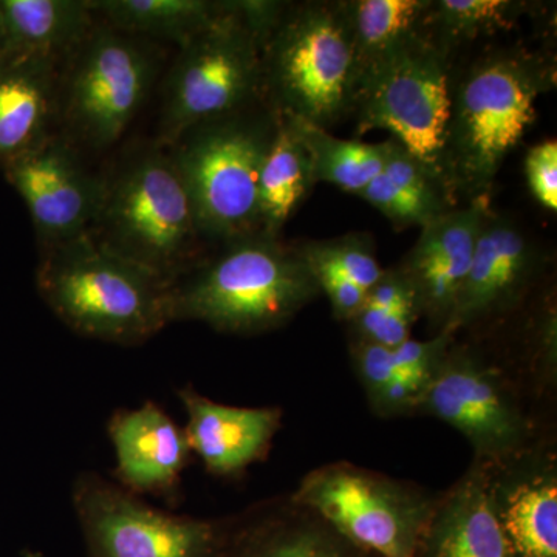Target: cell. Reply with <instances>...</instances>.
I'll return each mask as SVG.
<instances>
[{
  "instance_id": "33",
  "label": "cell",
  "mask_w": 557,
  "mask_h": 557,
  "mask_svg": "<svg viewBox=\"0 0 557 557\" xmlns=\"http://www.w3.org/2000/svg\"><path fill=\"white\" fill-rule=\"evenodd\" d=\"M426 384L406 375H397L369 399L370 406L380 417H397L413 413L418 397Z\"/></svg>"
},
{
  "instance_id": "16",
  "label": "cell",
  "mask_w": 557,
  "mask_h": 557,
  "mask_svg": "<svg viewBox=\"0 0 557 557\" xmlns=\"http://www.w3.org/2000/svg\"><path fill=\"white\" fill-rule=\"evenodd\" d=\"M487 209L490 197H479L428 223L398 265L416 289L421 317L437 333L453 317Z\"/></svg>"
},
{
  "instance_id": "32",
  "label": "cell",
  "mask_w": 557,
  "mask_h": 557,
  "mask_svg": "<svg viewBox=\"0 0 557 557\" xmlns=\"http://www.w3.org/2000/svg\"><path fill=\"white\" fill-rule=\"evenodd\" d=\"M310 270L317 278L319 289L330 300L333 317L347 322L357 317L359 310L364 307L368 289L359 287L351 278L338 271L325 269V267H310Z\"/></svg>"
},
{
  "instance_id": "4",
  "label": "cell",
  "mask_w": 557,
  "mask_h": 557,
  "mask_svg": "<svg viewBox=\"0 0 557 557\" xmlns=\"http://www.w3.org/2000/svg\"><path fill=\"white\" fill-rule=\"evenodd\" d=\"M102 180L95 240L170 285L199 265L203 237L166 148L141 149Z\"/></svg>"
},
{
  "instance_id": "9",
  "label": "cell",
  "mask_w": 557,
  "mask_h": 557,
  "mask_svg": "<svg viewBox=\"0 0 557 557\" xmlns=\"http://www.w3.org/2000/svg\"><path fill=\"white\" fill-rule=\"evenodd\" d=\"M450 54L431 32L370 69L357 87L359 134L381 129L432 170L442 172L450 108Z\"/></svg>"
},
{
  "instance_id": "6",
  "label": "cell",
  "mask_w": 557,
  "mask_h": 557,
  "mask_svg": "<svg viewBox=\"0 0 557 557\" xmlns=\"http://www.w3.org/2000/svg\"><path fill=\"white\" fill-rule=\"evenodd\" d=\"M277 115L258 101L199 124L170 146L203 240L223 245L260 233L259 178Z\"/></svg>"
},
{
  "instance_id": "21",
  "label": "cell",
  "mask_w": 557,
  "mask_h": 557,
  "mask_svg": "<svg viewBox=\"0 0 557 557\" xmlns=\"http://www.w3.org/2000/svg\"><path fill=\"white\" fill-rule=\"evenodd\" d=\"M89 0H0V58L67 60L95 25Z\"/></svg>"
},
{
  "instance_id": "25",
  "label": "cell",
  "mask_w": 557,
  "mask_h": 557,
  "mask_svg": "<svg viewBox=\"0 0 557 557\" xmlns=\"http://www.w3.org/2000/svg\"><path fill=\"white\" fill-rule=\"evenodd\" d=\"M344 7L354 36L358 83L388 54L429 32L432 0H344Z\"/></svg>"
},
{
  "instance_id": "30",
  "label": "cell",
  "mask_w": 557,
  "mask_h": 557,
  "mask_svg": "<svg viewBox=\"0 0 557 557\" xmlns=\"http://www.w3.org/2000/svg\"><path fill=\"white\" fill-rule=\"evenodd\" d=\"M420 317L418 309L381 310L364 306L350 324L355 341L392 348L410 338V330Z\"/></svg>"
},
{
  "instance_id": "17",
  "label": "cell",
  "mask_w": 557,
  "mask_h": 557,
  "mask_svg": "<svg viewBox=\"0 0 557 557\" xmlns=\"http://www.w3.org/2000/svg\"><path fill=\"white\" fill-rule=\"evenodd\" d=\"M188 416L189 449L209 472L234 475L269 453L282 423L277 408H234L212 401L193 387L180 391Z\"/></svg>"
},
{
  "instance_id": "31",
  "label": "cell",
  "mask_w": 557,
  "mask_h": 557,
  "mask_svg": "<svg viewBox=\"0 0 557 557\" xmlns=\"http://www.w3.org/2000/svg\"><path fill=\"white\" fill-rule=\"evenodd\" d=\"M528 186L534 199L548 211H557V143H539L525 160Z\"/></svg>"
},
{
  "instance_id": "8",
  "label": "cell",
  "mask_w": 557,
  "mask_h": 557,
  "mask_svg": "<svg viewBox=\"0 0 557 557\" xmlns=\"http://www.w3.org/2000/svg\"><path fill=\"white\" fill-rule=\"evenodd\" d=\"M61 73L58 116L73 145L108 149L126 132L159 75L148 39L97 24Z\"/></svg>"
},
{
  "instance_id": "1",
  "label": "cell",
  "mask_w": 557,
  "mask_h": 557,
  "mask_svg": "<svg viewBox=\"0 0 557 557\" xmlns=\"http://www.w3.org/2000/svg\"><path fill=\"white\" fill-rule=\"evenodd\" d=\"M556 84L552 60L523 47H497L471 62L456 86L442 172L454 197H490L502 164L536 116V101Z\"/></svg>"
},
{
  "instance_id": "28",
  "label": "cell",
  "mask_w": 557,
  "mask_h": 557,
  "mask_svg": "<svg viewBox=\"0 0 557 557\" xmlns=\"http://www.w3.org/2000/svg\"><path fill=\"white\" fill-rule=\"evenodd\" d=\"M519 0H432L429 32L449 51L454 47L508 32L528 13Z\"/></svg>"
},
{
  "instance_id": "7",
  "label": "cell",
  "mask_w": 557,
  "mask_h": 557,
  "mask_svg": "<svg viewBox=\"0 0 557 557\" xmlns=\"http://www.w3.org/2000/svg\"><path fill=\"white\" fill-rule=\"evenodd\" d=\"M265 39L240 13L237 0L180 49L164 87L159 143L170 148L182 135L262 101Z\"/></svg>"
},
{
  "instance_id": "18",
  "label": "cell",
  "mask_w": 557,
  "mask_h": 557,
  "mask_svg": "<svg viewBox=\"0 0 557 557\" xmlns=\"http://www.w3.org/2000/svg\"><path fill=\"white\" fill-rule=\"evenodd\" d=\"M416 557H515L491 504L487 465L474 460L437 497Z\"/></svg>"
},
{
  "instance_id": "20",
  "label": "cell",
  "mask_w": 557,
  "mask_h": 557,
  "mask_svg": "<svg viewBox=\"0 0 557 557\" xmlns=\"http://www.w3.org/2000/svg\"><path fill=\"white\" fill-rule=\"evenodd\" d=\"M60 78L58 62L0 58V168L51 134Z\"/></svg>"
},
{
  "instance_id": "13",
  "label": "cell",
  "mask_w": 557,
  "mask_h": 557,
  "mask_svg": "<svg viewBox=\"0 0 557 557\" xmlns=\"http://www.w3.org/2000/svg\"><path fill=\"white\" fill-rule=\"evenodd\" d=\"M2 171L24 199L42 249L89 233L104 180L87 171L64 135L51 132Z\"/></svg>"
},
{
  "instance_id": "26",
  "label": "cell",
  "mask_w": 557,
  "mask_h": 557,
  "mask_svg": "<svg viewBox=\"0 0 557 557\" xmlns=\"http://www.w3.org/2000/svg\"><path fill=\"white\" fill-rule=\"evenodd\" d=\"M95 17L137 38L174 40L182 49L225 9L211 0H94Z\"/></svg>"
},
{
  "instance_id": "24",
  "label": "cell",
  "mask_w": 557,
  "mask_h": 557,
  "mask_svg": "<svg viewBox=\"0 0 557 557\" xmlns=\"http://www.w3.org/2000/svg\"><path fill=\"white\" fill-rule=\"evenodd\" d=\"M314 185L309 153L289 121L277 115L276 134L260 171V233L278 237Z\"/></svg>"
},
{
  "instance_id": "29",
  "label": "cell",
  "mask_w": 557,
  "mask_h": 557,
  "mask_svg": "<svg viewBox=\"0 0 557 557\" xmlns=\"http://www.w3.org/2000/svg\"><path fill=\"white\" fill-rule=\"evenodd\" d=\"M296 247L307 265L338 271L364 289L372 287L384 273L368 234L351 233L335 239L306 242Z\"/></svg>"
},
{
  "instance_id": "19",
  "label": "cell",
  "mask_w": 557,
  "mask_h": 557,
  "mask_svg": "<svg viewBox=\"0 0 557 557\" xmlns=\"http://www.w3.org/2000/svg\"><path fill=\"white\" fill-rule=\"evenodd\" d=\"M121 482L135 493L175 485L190 453L185 431L153 403L116 413L110 421Z\"/></svg>"
},
{
  "instance_id": "14",
  "label": "cell",
  "mask_w": 557,
  "mask_h": 557,
  "mask_svg": "<svg viewBox=\"0 0 557 557\" xmlns=\"http://www.w3.org/2000/svg\"><path fill=\"white\" fill-rule=\"evenodd\" d=\"M544 269L541 247L515 219L487 209L448 325L458 332L485 325L518 310Z\"/></svg>"
},
{
  "instance_id": "5",
  "label": "cell",
  "mask_w": 557,
  "mask_h": 557,
  "mask_svg": "<svg viewBox=\"0 0 557 557\" xmlns=\"http://www.w3.org/2000/svg\"><path fill=\"white\" fill-rule=\"evenodd\" d=\"M354 36L344 0L287 3L262 53V98L278 116L327 129L354 112Z\"/></svg>"
},
{
  "instance_id": "22",
  "label": "cell",
  "mask_w": 557,
  "mask_h": 557,
  "mask_svg": "<svg viewBox=\"0 0 557 557\" xmlns=\"http://www.w3.org/2000/svg\"><path fill=\"white\" fill-rule=\"evenodd\" d=\"M398 230L423 228L457 208L445 177L388 139L383 171L358 194Z\"/></svg>"
},
{
  "instance_id": "11",
  "label": "cell",
  "mask_w": 557,
  "mask_h": 557,
  "mask_svg": "<svg viewBox=\"0 0 557 557\" xmlns=\"http://www.w3.org/2000/svg\"><path fill=\"white\" fill-rule=\"evenodd\" d=\"M413 412L437 418L468 440L475 461L496 465L536 445V429L504 370L450 344Z\"/></svg>"
},
{
  "instance_id": "15",
  "label": "cell",
  "mask_w": 557,
  "mask_h": 557,
  "mask_svg": "<svg viewBox=\"0 0 557 557\" xmlns=\"http://www.w3.org/2000/svg\"><path fill=\"white\" fill-rule=\"evenodd\" d=\"M490 469L498 525L515 557H557V460L549 446H531Z\"/></svg>"
},
{
  "instance_id": "10",
  "label": "cell",
  "mask_w": 557,
  "mask_h": 557,
  "mask_svg": "<svg viewBox=\"0 0 557 557\" xmlns=\"http://www.w3.org/2000/svg\"><path fill=\"white\" fill-rule=\"evenodd\" d=\"M292 502L370 555L416 557L437 497L405 480L336 461L302 478Z\"/></svg>"
},
{
  "instance_id": "3",
  "label": "cell",
  "mask_w": 557,
  "mask_h": 557,
  "mask_svg": "<svg viewBox=\"0 0 557 557\" xmlns=\"http://www.w3.org/2000/svg\"><path fill=\"white\" fill-rule=\"evenodd\" d=\"M40 298L70 329L106 343H145L172 322V285L89 233L42 249Z\"/></svg>"
},
{
  "instance_id": "2",
  "label": "cell",
  "mask_w": 557,
  "mask_h": 557,
  "mask_svg": "<svg viewBox=\"0 0 557 557\" xmlns=\"http://www.w3.org/2000/svg\"><path fill=\"white\" fill-rule=\"evenodd\" d=\"M319 295L298 247L259 233L225 245L172 285V321L256 335L287 324Z\"/></svg>"
},
{
  "instance_id": "27",
  "label": "cell",
  "mask_w": 557,
  "mask_h": 557,
  "mask_svg": "<svg viewBox=\"0 0 557 557\" xmlns=\"http://www.w3.org/2000/svg\"><path fill=\"white\" fill-rule=\"evenodd\" d=\"M287 120L309 153L314 183H329L358 196L383 171L388 139L364 143L338 138L313 124Z\"/></svg>"
},
{
  "instance_id": "23",
  "label": "cell",
  "mask_w": 557,
  "mask_h": 557,
  "mask_svg": "<svg viewBox=\"0 0 557 557\" xmlns=\"http://www.w3.org/2000/svg\"><path fill=\"white\" fill-rule=\"evenodd\" d=\"M225 557H376L351 544L309 509L288 507L260 520L233 539Z\"/></svg>"
},
{
  "instance_id": "12",
  "label": "cell",
  "mask_w": 557,
  "mask_h": 557,
  "mask_svg": "<svg viewBox=\"0 0 557 557\" xmlns=\"http://www.w3.org/2000/svg\"><path fill=\"white\" fill-rule=\"evenodd\" d=\"M75 507L91 557H225L215 523L150 508L102 480H81Z\"/></svg>"
}]
</instances>
